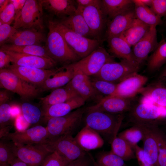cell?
I'll return each instance as SVG.
<instances>
[{
    "label": "cell",
    "instance_id": "30bf717a",
    "mask_svg": "<svg viewBox=\"0 0 166 166\" xmlns=\"http://www.w3.org/2000/svg\"><path fill=\"white\" fill-rule=\"evenodd\" d=\"M114 61L113 56L99 46L88 56L70 65L74 71H80L89 76L95 75L105 64Z\"/></svg>",
    "mask_w": 166,
    "mask_h": 166
},
{
    "label": "cell",
    "instance_id": "b9f144b4",
    "mask_svg": "<svg viewBox=\"0 0 166 166\" xmlns=\"http://www.w3.org/2000/svg\"><path fill=\"white\" fill-rule=\"evenodd\" d=\"M154 132L158 146L157 165L166 166V134L157 126L154 127Z\"/></svg>",
    "mask_w": 166,
    "mask_h": 166
},
{
    "label": "cell",
    "instance_id": "5bb4252c",
    "mask_svg": "<svg viewBox=\"0 0 166 166\" xmlns=\"http://www.w3.org/2000/svg\"><path fill=\"white\" fill-rule=\"evenodd\" d=\"M62 68L45 69L12 64L7 68L25 81L36 86L42 85Z\"/></svg>",
    "mask_w": 166,
    "mask_h": 166
},
{
    "label": "cell",
    "instance_id": "6f0895ef",
    "mask_svg": "<svg viewBox=\"0 0 166 166\" xmlns=\"http://www.w3.org/2000/svg\"><path fill=\"white\" fill-rule=\"evenodd\" d=\"M143 4L150 6H151L152 0H139Z\"/></svg>",
    "mask_w": 166,
    "mask_h": 166
},
{
    "label": "cell",
    "instance_id": "44dd1931",
    "mask_svg": "<svg viewBox=\"0 0 166 166\" xmlns=\"http://www.w3.org/2000/svg\"><path fill=\"white\" fill-rule=\"evenodd\" d=\"M43 9L50 14L62 19L75 13L77 6L75 0H41Z\"/></svg>",
    "mask_w": 166,
    "mask_h": 166
},
{
    "label": "cell",
    "instance_id": "f546056e",
    "mask_svg": "<svg viewBox=\"0 0 166 166\" xmlns=\"http://www.w3.org/2000/svg\"><path fill=\"white\" fill-rule=\"evenodd\" d=\"M150 27L136 18L120 36L131 46H133L144 36Z\"/></svg>",
    "mask_w": 166,
    "mask_h": 166
},
{
    "label": "cell",
    "instance_id": "603a6c76",
    "mask_svg": "<svg viewBox=\"0 0 166 166\" xmlns=\"http://www.w3.org/2000/svg\"><path fill=\"white\" fill-rule=\"evenodd\" d=\"M74 138L80 147L86 152L100 148L104 143L100 134L87 125Z\"/></svg>",
    "mask_w": 166,
    "mask_h": 166
},
{
    "label": "cell",
    "instance_id": "ac0fdd59",
    "mask_svg": "<svg viewBox=\"0 0 166 166\" xmlns=\"http://www.w3.org/2000/svg\"><path fill=\"white\" fill-rule=\"evenodd\" d=\"M147 81L146 76L134 73L117 84L114 96L130 99L140 93Z\"/></svg>",
    "mask_w": 166,
    "mask_h": 166
},
{
    "label": "cell",
    "instance_id": "1f68e13d",
    "mask_svg": "<svg viewBox=\"0 0 166 166\" xmlns=\"http://www.w3.org/2000/svg\"><path fill=\"white\" fill-rule=\"evenodd\" d=\"M101 2L104 11L109 20L134 6L133 0H103Z\"/></svg>",
    "mask_w": 166,
    "mask_h": 166
},
{
    "label": "cell",
    "instance_id": "74e56055",
    "mask_svg": "<svg viewBox=\"0 0 166 166\" xmlns=\"http://www.w3.org/2000/svg\"><path fill=\"white\" fill-rule=\"evenodd\" d=\"M21 108L23 117L29 124L38 123L43 116V112L37 106L30 103H23Z\"/></svg>",
    "mask_w": 166,
    "mask_h": 166
},
{
    "label": "cell",
    "instance_id": "836d02e7",
    "mask_svg": "<svg viewBox=\"0 0 166 166\" xmlns=\"http://www.w3.org/2000/svg\"><path fill=\"white\" fill-rule=\"evenodd\" d=\"M111 144V151L124 160H129L136 157L133 148L117 135L113 138Z\"/></svg>",
    "mask_w": 166,
    "mask_h": 166
},
{
    "label": "cell",
    "instance_id": "5b68a950",
    "mask_svg": "<svg viewBox=\"0 0 166 166\" xmlns=\"http://www.w3.org/2000/svg\"><path fill=\"white\" fill-rule=\"evenodd\" d=\"M129 112V120L134 125H157L158 122L166 117V111L143 98L133 105Z\"/></svg>",
    "mask_w": 166,
    "mask_h": 166
},
{
    "label": "cell",
    "instance_id": "e0dca14e",
    "mask_svg": "<svg viewBox=\"0 0 166 166\" xmlns=\"http://www.w3.org/2000/svg\"><path fill=\"white\" fill-rule=\"evenodd\" d=\"M158 44L156 27L151 26L144 36L133 46L132 51L136 62L140 65L155 50Z\"/></svg>",
    "mask_w": 166,
    "mask_h": 166
},
{
    "label": "cell",
    "instance_id": "db71d44e",
    "mask_svg": "<svg viewBox=\"0 0 166 166\" xmlns=\"http://www.w3.org/2000/svg\"><path fill=\"white\" fill-rule=\"evenodd\" d=\"M10 98L9 93L6 90L0 91V105L6 103Z\"/></svg>",
    "mask_w": 166,
    "mask_h": 166
},
{
    "label": "cell",
    "instance_id": "9f6ffc18",
    "mask_svg": "<svg viewBox=\"0 0 166 166\" xmlns=\"http://www.w3.org/2000/svg\"><path fill=\"white\" fill-rule=\"evenodd\" d=\"M9 2V0H0V13L5 9Z\"/></svg>",
    "mask_w": 166,
    "mask_h": 166
},
{
    "label": "cell",
    "instance_id": "f6af8a7d",
    "mask_svg": "<svg viewBox=\"0 0 166 166\" xmlns=\"http://www.w3.org/2000/svg\"><path fill=\"white\" fill-rule=\"evenodd\" d=\"M15 15L14 6L10 1L5 9L0 13V22L2 23L10 25L14 20Z\"/></svg>",
    "mask_w": 166,
    "mask_h": 166
},
{
    "label": "cell",
    "instance_id": "94428289",
    "mask_svg": "<svg viewBox=\"0 0 166 166\" xmlns=\"http://www.w3.org/2000/svg\"><path fill=\"white\" fill-rule=\"evenodd\" d=\"M95 166H97V164H96H96Z\"/></svg>",
    "mask_w": 166,
    "mask_h": 166
},
{
    "label": "cell",
    "instance_id": "ee69618b",
    "mask_svg": "<svg viewBox=\"0 0 166 166\" xmlns=\"http://www.w3.org/2000/svg\"><path fill=\"white\" fill-rule=\"evenodd\" d=\"M68 164L64 158L54 152L46 157L40 166H65Z\"/></svg>",
    "mask_w": 166,
    "mask_h": 166
},
{
    "label": "cell",
    "instance_id": "d590c367",
    "mask_svg": "<svg viewBox=\"0 0 166 166\" xmlns=\"http://www.w3.org/2000/svg\"><path fill=\"white\" fill-rule=\"evenodd\" d=\"M166 62V42L162 40L149 58L148 68L150 71L159 69Z\"/></svg>",
    "mask_w": 166,
    "mask_h": 166
},
{
    "label": "cell",
    "instance_id": "4316f807",
    "mask_svg": "<svg viewBox=\"0 0 166 166\" xmlns=\"http://www.w3.org/2000/svg\"><path fill=\"white\" fill-rule=\"evenodd\" d=\"M79 96L73 89L66 85L63 88L53 89L49 94L40 99L44 110L50 106L65 102Z\"/></svg>",
    "mask_w": 166,
    "mask_h": 166
},
{
    "label": "cell",
    "instance_id": "e575fe53",
    "mask_svg": "<svg viewBox=\"0 0 166 166\" xmlns=\"http://www.w3.org/2000/svg\"><path fill=\"white\" fill-rule=\"evenodd\" d=\"M0 46V49L5 50L52 59L49 57L45 47L40 45L16 46L4 44Z\"/></svg>",
    "mask_w": 166,
    "mask_h": 166
},
{
    "label": "cell",
    "instance_id": "cb8c5ba5",
    "mask_svg": "<svg viewBox=\"0 0 166 166\" xmlns=\"http://www.w3.org/2000/svg\"><path fill=\"white\" fill-rule=\"evenodd\" d=\"M75 74L70 64L65 65L53 76L48 78L38 87L40 93L54 89L66 85L72 80Z\"/></svg>",
    "mask_w": 166,
    "mask_h": 166
},
{
    "label": "cell",
    "instance_id": "f5cc1de1",
    "mask_svg": "<svg viewBox=\"0 0 166 166\" xmlns=\"http://www.w3.org/2000/svg\"><path fill=\"white\" fill-rule=\"evenodd\" d=\"M77 6L86 7L98 4L101 2L99 0H75Z\"/></svg>",
    "mask_w": 166,
    "mask_h": 166
},
{
    "label": "cell",
    "instance_id": "9a60e30c",
    "mask_svg": "<svg viewBox=\"0 0 166 166\" xmlns=\"http://www.w3.org/2000/svg\"><path fill=\"white\" fill-rule=\"evenodd\" d=\"M133 105L130 99L116 96L101 98L96 104L86 108L87 112L99 111L115 114L129 112Z\"/></svg>",
    "mask_w": 166,
    "mask_h": 166
},
{
    "label": "cell",
    "instance_id": "816d5d0a",
    "mask_svg": "<svg viewBox=\"0 0 166 166\" xmlns=\"http://www.w3.org/2000/svg\"><path fill=\"white\" fill-rule=\"evenodd\" d=\"M26 0H10V2L13 5L15 10V15L14 20L19 15Z\"/></svg>",
    "mask_w": 166,
    "mask_h": 166
},
{
    "label": "cell",
    "instance_id": "7a4b0ae2",
    "mask_svg": "<svg viewBox=\"0 0 166 166\" xmlns=\"http://www.w3.org/2000/svg\"><path fill=\"white\" fill-rule=\"evenodd\" d=\"M87 112L85 120V125L100 135L109 139L111 143L117 135L124 118L123 114H112L99 111Z\"/></svg>",
    "mask_w": 166,
    "mask_h": 166
},
{
    "label": "cell",
    "instance_id": "f35d334b",
    "mask_svg": "<svg viewBox=\"0 0 166 166\" xmlns=\"http://www.w3.org/2000/svg\"><path fill=\"white\" fill-rule=\"evenodd\" d=\"M12 107L5 103L0 105V137L9 132L11 128L10 121L12 117Z\"/></svg>",
    "mask_w": 166,
    "mask_h": 166
},
{
    "label": "cell",
    "instance_id": "7bdbcfd3",
    "mask_svg": "<svg viewBox=\"0 0 166 166\" xmlns=\"http://www.w3.org/2000/svg\"><path fill=\"white\" fill-rule=\"evenodd\" d=\"M92 84L97 92L105 97L114 96L117 84L96 78L91 81Z\"/></svg>",
    "mask_w": 166,
    "mask_h": 166
},
{
    "label": "cell",
    "instance_id": "3957f363",
    "mask_svg": "<svg viewBox=\"0 0 166 166\" xmlns=\"http://www.w3.org/2000/svg\"><path fill=\"white\" fill-rule=\"evenodd\" d=\"M86 108H80L64 116L49 119L46 127L48 138L72 135L79 127Z\"/></svg>",
    "mask_w": 166,
    "mask_h": 166
},
{
    "label": "cell",
    "instance_id": "8992f818",
    "mask_svg": "<svg viewBox=\"0 0 166 166\" xmlns=\"http://www.w3.org/2000/svg\"><path fill=\"white\" fill-rule=\"evenodd\" d=\"M43 9L40 0H26L19 15L14 20L13 26L18 30H43L44 28Z\"/></svg>",
    "mask_w": 166,
    "mask_h": 166
},
{
    "label": "cell",
    "instance_id": "681fc988",
    "mask_svg": "<svg viewBox=\"0 0 166 166\" xmlns=\"http://www.w3.org/2000/svg\"><path fill=\"white\" fill-rule=\"evenodd\" d=\"M136 157L140 166H152L146 160L142 148L138 145L134 148Z\"/></svg>",
    "mask_w": 166,
    "mask_h": 166
},
{
    "label": "cell",
    "instance_id": "60d3db41",
    "mask_svg": "<svg viewBox=\"0 0 166 166\" xmlns=\"http://www.w3.org/2000/svg\"><path fill=\"white\" fill-rule=\"evenodd\" d=\"M97 161V166H125L126 165L124 160L111 151L100 153Z\"/></svg>",
    "mask_w": 166,
    "mask_h": 166
},
{
    "label": "cell",
    "instance_id": "ba28073f",
    "mask_svg": "<svg viewBox=\"0 0 166 166\" xmlns=\"http://www.w3.org/2000/svg\"><path fill=\"white\" fill-rule=\"evenodd\" d=\"M0 86L25 100L37 97L40 93L36 86L25 81L8 69L0 70Z\"/></svg>",
    "mask_w": 166,
    "mask_h": 166
},
{
    "label": "cell",
    "instance_id": "ab89813d",
    "mask_svg": "<svg viewBox=\"0 0 166 166\" xmlns=\"http://www.w3.org/2000/svg\"><path fill=\"white\" fill-rule=\"evenodd\" d=\"M17 158L12 148V142L1 138L0 140V164L10 165Z\"/></svg>",
    "mask_w": 166,
    "mask_h": 166
},
{
    "label": "cell",
    "instance_id": "4dcf8cb0",
    "mask_svg": "<svg viewBox=\"0 0 166 166\" xmlns=\"http://www.w3.org/2000/svg\"><path fill=\"white\" fill-rule=\"evenodd\" d=\"M136 18L150 26L161 24V18L157 15L148 6L142 4L139 0H133Z\"/></svg>",
    "mask_w": 166,
    "mask_h": 166
},
{
    "label": "cell",
    "instance_id": "2e32d148",
    "mask_svg": "<svg viewBox=\"0 0 166 166\" xmlns=\"http://www.w3.org/2000/svg\"><path fill=\"white\" fill-rule=\"evenodd\" d=\"M3 50L9 56L11 62L12 64L16 65L45 69H51L55 68L57 64L56 62L51 58Z\"/></svg>",
    "mask_w": 166,
    "mask_h": 166
},
{
    "label": "cell",
    "instance_id": "9c48e42d",
    "mask_svg": "<svg viewBox=\"0 0 166 166\" xmlns=\"http://www.w3.org/2000/svg\"><path fill=\"white\" fill-rule=\"evenodd\" d=\"M44 143L52 152H57L68 163L85 156L87 153L80 147L72 135L48 138Z\"/></svg>",
    "mask_w": 166,
    "mask_h": 166
},
{
    "label": "cell",
    "instance_id": "d6a6232c",
    "mask_svg": "<svg viewBox=\"0 0 166 166\" xmlns=\"http://www.w3.org/2000/svg\"><path fill=\"white\" fill-rule=\"evenodd\" d=\"M147 102L166 111V88L157 86L148 89L143 88L140 91Z\"/></svg>",
    "mask_w": 166,
    "mask_h": 166
},
{
    "label": "cell",
    "instance_id": "484cf974",
    "mask_svg": "<svg viewBox=\"0 0 166 166\" xmlns=\"http://www.w3.org/2000/svg\"><path fill=\"white\" fill-rule=\"evenodd\" d=\"M156 126H145V134L142 140L145 158L152 166H158V146L154 132V127Z\"/></svg>",
    "mask_w": 166,
    "mask_h": 166
},
{
    "label": "cell",
    "instance_id": "7402d4cb",
    "mask_svg": "<svg viewBox=\"0 0 166 166\" xmlns=\"http://www.w3.org/2000/svg\"><path fill=\"white\" fill-rule=\"evenodd\" d=\"M74 72V77L67 85L85 101L95 97L98 93L93 87L89 76L80 71Z\"/></svg>",
    "mask_w": 166,
    "mask_h": 166
},
{
    "label": "cell",
    "instance_id": "d6986e66",
    "mask_svg": "<svg viewBox=\"0 0 166 166\" xmlns=\"http://www.w3.org/2000/svg\"><path fill=\"white\" fill-rule=\"evenodd\" d=\"M136 18L133 7L108 21L105 33L106 39L121 35Z\"/></svg>",
    "mask_w": 166,
    "mask_h": 166
},
{
    "label": "cell",
    "instance_id": "11a10c76",
    "mask_svg": "<svg viewBox=\"0 0 166 166\" xmlns=\"http://www.w3.org/2000/svg\"><path fill=\"white\" fill-rule=\"evenodd\" d=\"M10 165L11 166H28L25 163L17 158Z\"/></svg>",
    "mask_w": 166,
    "mask_h": 166
},
{
    "label": "cell",
    "instance_id": "c3c4849f",
    "mask_svg": "<svg viewBox=\"0 0 166 166\" xmlns=\"http://www.w3.org/2000/svg\"><path fill=\"white\" fill-rule=\"evenodd\" d=\"M95 162L88 153L85 156L71 161L65 166H95Z\"/></svg>",
    "mask_w": 166,
    "mask_h": 166
},
{
    "label": "cell",
    "instance_id": "4fadbf2b",
    "mask_svg": "<svg viewBox=\"0 0 166 166\" xmlns=\"http://www.w3.org/2000/svg\"><path fill=\"white\" fill-rule=\"evenodd\" d=\"M48 138L46 127L38 125L23 130L9 132L1 138L10 141L16 145L22 146L43 143Z\"/></svg>",
    "mask_w": 166,
    "mask_h": 166
},
{
    "label": "cell",
    "instance_id": "52a82bcc",
    "mask_svg": "<svg viewBox=\"0 0 166 166\" xmlns=\"http://www.w3.org/2000/svg\"><path fill=\"white\" fill-rule=\"evenodd\" d=\"M138 64L122 59L120 62H108L94 76L96 78L116 84L127 77L136 73L139 70ZM117 83V84H118Z\"/></svg>",
    "mask_w": 166,
    "mask_h": 166
},
{
    "label": "cell",
    "instance_id": "8d00e7d4",
    "mask_svg": "<svg viewBox=\"0 0 166 166\" xmlns=\"http://www.w3.org/2000/svg\"><path fill=\"white\" fill-rule=\"evenodd\" d=\"M133 125L119 133L117 136L124 139L134 148L140 141L142 140L145 134V126Z\"/></svg>",
    "mask_w": 166,
    "mask_h": 166
},
{
    "label": "cell",
    "instance_id": "7c38bea8",
    "mask_svg": "<svg viewBox=\"0 0 166 166\" xmlns=\"http://www.w3.org/2000/svg\"><path fill=\"white\" fill-rule=\"evenodd\" d=\"M16 156L28 166H40L46 157L53 152L44 143L18 146L12 142Z\"/></svg>",
    "mask_w": 166,
    "mask_h": 166
},
{
    "label": "cell",
    "instance_id": "680465c9",
    "mask_svg": "<svg viewBox=\"0 0 166 166\" xmlns=\"http://www.w3.org/2000/svg\"><path fill=\"white\" fill-rule=\"evenodd\" d=\"M163 77L164 79H165L166 83V69L163 73Z\"/></svg>",
    "mask_w": 166,
    "mask_h": 166
},
{
    "label": "cell",
    "instance_id": "d4e9b609",
    "mask_svg": "<svg viewBox=\"0 0 166 166\" xmlns=\"http://www.w3.org/2000/svg\"><path fill=\"white\" fill-rule=\"evenodd\" d=\"M85 102L81 97L77 96L65 102L49 107L43 110V116L47 120L52 117L64 116L80 108Z\"/></svg>",
    "mask_w": 166,
    "mask_h": 166
},
{
    "label": "cell",
    "instance_id": "f907efd6",
    "mask_svg": "<svg viewBox=\"0 0 166 166\" xmlns=\"http://www.w3.org/2000/svg\"><path fill=\"white\" fill-rule=\"evenodd\" d=\"M11 62L8 55L2 49H0V69H7Z\"/></svg>",
    "mask_w": 166,
    "mask_h": 166
},
{
    "label": "cell",
    "instance_id": "277c9868",
    "mask_svg": "<svg viewBox=\"0 0 166 166\" xmlns=\"http://www.w3.org/2000/svg\"><path fill=\"white\" fill-rule=\"evenodd\" d=\"M49 20L69 46L80 58L88 56L99 46L100 41L98 40L78 34L68 29L59 21L51 19Z\"/></svg>",
    "mask_w": 166,
    "mask_h": 166
},
{
    "label": "cell",
    "instance_id": "f1b7e54d",
    "mask_svg": "<svg viewBox=\"0 0 166 166\" xmlns=\"http://www.w3.org/2000/svg\"><path fill=\"white\" fill-rule=\"evenodd\" d=\"M70 30L83 37L92 36L90 30L82 14L76 10L74 14L59 21Z\"/></svg>",
    "mask_w": 166,
    "mask_h": 166
},
{
    "label": "cell",
    "instance_id": "83f0119b",
    "mask_svg": "<svg viewBox=\"0 0 166 166\" xmlns=\"http://www.w3.org/2000/svg\"><path fill=\"white\" fill-rule=\"evenodd\" d=\"M106 39L110 52L115 56L122 59L137 63L135 60L131 46L121 36L112 37Z\"/></svg>",
    "mask_w": 166,
    "mask_h": 166
},
{
    "label": "cell",
    "instance_id": "ffe728a7",
    "mask_svg": "<svg viewBox=\"0 0 166 166\" xmlns=\"http://www.w3.org/2000/svg\"><path fill=\"white\" fill-rule=\"evenodd\" d=\"M46 38L45 34L39 30L34 29L18 30L4 44L16 46L40 45L41 43L46 41Z\"/></svg>",
    "mask_w": 166,
    "mask_h": 166
},
{
    "label": "cell",
    "instance_id": "91938a15",
    "mask_svg": "<svg viewBox=\"0 0 166 166\" xmlns=\"http://www.w3.org/2000/svg\"><path fill=\"white\" fill-rule=\"evenodd\" d=\"M0 166H10L8 164H0Z\"/></svg>",
    "mask_w": 166,
    "mask_h": 166
},
{
    "label": "cell",
    "instance_id": "6da1fadb",
    "mask_svg": "<svg viewBox=\"0 0 166 166\" xmlns=\"http://www.w3.org/2000/svg\"><path fill=\"white\" fill-rule=\"evenodd\" d=\"M49 30L45 46L49 57L57 63L71 64L80 58L68 45L63 37L48 20Z\"/></svg>",
    "mask_w": 166,
    "mask_h": 166
},
{
    "label": "cell",
    "instance_id": "bcb514c9",
    "mask_svg": "<svg viewBox=\"0 0 166 166\" xmlns=\"http://www.w3.org/2000/svg\"><path fill=\"white\" fill-rule=\"evenodd\" d=\"M18 30L10 25L3 23L0 25V45H3L5 42Z\"/></svg>",
    "mask_w": 166,
    "mask_h": 166
},
{
    "label": "cell",
    "instance_id": "7dc6e473",
    "mask_svg": "<svg viewBox=\"0 0 166 166\" xmlns=\"http://www.w3.org/2000/svg\"><path fill=\"white\" fill-rule=\"evenodd\" d=\"M150 7L160 18L166 16V0H152Z\"/></svg>",
    "mask_w": 166,
    "mask_h": 166
},
{
    "label": "cell",
    "instance_id": "8fae6325",
    "mask_svg": "<svg viewBox=\"0 0 166 166\" xmlns=\"http://www.w3.org/2000/svg\"><path fill=\"white\" fill-rule=\"evenodd\" d=\"M77 10L82 15L90 30L92 36L100 41L108 20L101 2L86 7L77 6Z\"/></svg>",
    "mask_w": 166,
    "mask_h": 166
}]
</instances>
